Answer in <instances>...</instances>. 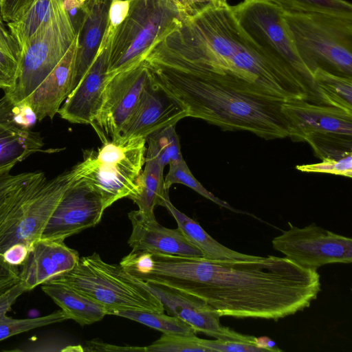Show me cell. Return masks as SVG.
Segmentation results:
<instances>
[{"label": "cell", "instance_id": "obj_1", "mask_svg": "<svg viewBox=\"0 0 352 352\" xmlns=\"http://www.w3.org/2000/svg\"><path fill=\"white\" fill-rule=\"evenodd\" d=\"M122 266L138 279L202 299L221 317L276 320L309 307L321 291L316 270L272 255L216 261L131 251Z\"/></svg>", "mask_w": 352, "mask_h": 352}, {"label": "cell", "instance_id": "obj_2", "mask_svg": "<svg viewBox=\"0 0 352 352\" xmlns=\"http://www.w3.org/2000/svg\"><path fill=\"white\" fill-rule=\"evenodd\" d=\"M158 47L174 61L232 75L286 100L307 99L311 93L300 74L248 35L230 4L185 12Z\"/></svg>", "mask_w": 352, "mask_h": 352}, {"label": "cell", "instance_id": "obj_3", "mask_svg": "<svg viewBox=\"0 0 352 352\" xmlns=\"http://www.w3.org/2000/svg\"><path fill=\"white\" fill-rule=\"evenodd\" d=\"M143 61L155 81L187 110L188 117L265 140L289 137L282 111L286 100L232 75L150 56Z\"/></svg>", "mask_w": 352, "mask_h": 352}, {"label": "cell", "instance_id": "obj_4", "mask_svg": "<svg viewBox=\"0 0 352 352\" xmlns=\"http://www.w3.org/2000/svg\"><path fill=\"white\" fill-rule=\"evenodd\" d=\"M74 178L73 167L50 179L36 171L5 194L0 204V254L16 243L30 250Z\"/></svg>", "mask_w": 352, "mask_h": 352}, {"label": "cell", "instance_id": "obj_5", "mask_svg": "<svg viewBox=\"0 0 352 352\" xmlns=\"http://www.w3.org/2000/svg\"><path fill=\"white\" fill-rule=\"evenodd\" d=\"M284 14L298 54L312 74L320 67L352 77V12Z\"/></svg>", "mask_w": 352, "mask_h": 352}, {"label": "cell", "instance_id": "obj_6", "mask_svg": "<svg viewBox=\"0 0 352 352\" xmlns=\"http://www.w3.org/2000/svg\"><path fill=\"white\" fill-rule=\"evenodd\" d=\"M146 139L121 138L84 152L74 167L78 177L100 198L105 210L118 200L135 195L146 160Z\"/></svg>", "mask_w": 352, "mask_h": 352}, {"label": "cell", "instance_id": "obj_7", "mask_svg": "<svg viewBox=\"0 0 352 352\" xmlns=\"http://www.w3.org/2000/svg\"><path fill=\"white\" fill-rule=\"evenodd\" d=\"M50 281L63 283L110 309L164 313L160 301L120 264L104 261L94 252L80 257L70 271Z\"/></svg>", "mask_w": 352, "mask_h": 352}, {"label": "cell", "instance_id": "obj_8", "mask_svg": "<svg viewBox=\"0 0 352 352\" xmlns=\"http://www.w3.org/2000/svg\"><path fill=\"white\" fill-rule=\"evenodd\" d=\"M129 5L113 34L107 76L142 62L153 45L188 12L171 0H129Z\"/></svg>", "mask_w": 352, "mask_h": 352}, {"label": "cell", "instance_id": "obj_9", "mask_svg": "<svg viewBox=\"0 0 352 352\" xmlns=\"http://www.w3.org/2000/svg\"><path fill=\"white\" fill-rule=\"evenodd\" d=\"M76 32L63 0H56L51 19L41 25L20 52L14 84L4 91L16 107L25 105L64 56Z\"/></svg>", "mask_w": 352, "mask_h": 352}, {"label": "cell", "instance_id": "obj_10", "mask_svg": "<svg viewBox=\"0 0 352 352\" xmlns=\"http://www.w3.org/2000/svg\"><path fill=\"white\" fill-rule=\"evenodd\" d=\"M231 8L248 35L265 51L300 74L318 97L313 74L298 54L282 7L272 0H243Z\"/></svg>", "mask_w": 352, "mask_h": 352}, {"label": "cell", "instance_id": "obj_11", "mask_svg": "<svg viewBox=\"0 0 352 352\" xmlns=\"http://www.w3.org/2000/svg\"><path fill=\"white\" fill-rule=\"evenodd\" d=\"M288 224L287 230L273 239L272 246L298 265L316 270L327 264L352 262L351 238L314 223L303 228Z\"/></svg>", "mask_w": 352, "mask_h": 352}, {"label": "cell", "instance_id": "obj_12", "mask_svg": "<svg viewBox=\"0 0 352 352\" xmlns=\"http://www.w3.org/2000/svg\"><path fill=\"white\" fill-rule=\"evenodd\" d=\"M149 76L150 72L143 60L107 76L100 108L91 124L102 143L119 138Z\"/></svg>", "mask_w": 352, "mask_h": 352}, {"label": "cell", "instance_id": "obj_13", "mask_svg": "<svg viewBox=\"0 0 352 352\" xmlns=\"http://www.w3.org/2000/svg\"><path fill=\"white\" fill-rule=\"evenodd\" d=\"M73 168L75 178L48 220L41 239L64 241L96 226L102 219L105 208L100 198Z\"/></svg>", "mask_w": 352, "mask_h": 352}, {"label": "cell", "instance_id": "obj_14", "mask_svg": "<svg viewBox=\"0 0 352 352\" xmlns=\"http://www.w3.org/2000/svg\"><path fill=\"white\" fill-rule=\"evenodd\" d=\"M116 27L109 23L90 67L60 107L61 118L74 124H91L100 108L107 78L111 43Z\"/></svg>", "mask_w": 352, "mask_h": 352}, {"label": "cell", "instance_id": "obj_15", "mask_svg": "<svg viewBox=\"0 0 352 352\" xmlns=\"http://www.w3.org/2000/svg\"><path fill=\"white\" fill-rule=\"evenodd\" d=\"M186 117L187 110L150 73L138 104L123 125L119 138H146L162 128L175 125Z\"/></svg>", "mask_w": 352, "mask_h": 352}, {"label": "cell", "instance_id": "obj_16", "mask_svg": "<svg viewBox=\"0 0 352 352\" xmlns=\"http://www.w3.org/2000/svg\"><path fill=\"white\" fill-rule=\"evenodd\" d=\"M137 279L157 298L169 315L182 319L197 333L215 339H242L247 336L223 326L219 314L202 299L162 284Z\"/></svg>", "mask_w": 352, "mask_h": 352}, {"label": "cell", "instance_id": "obj_17", "mask_svg": "<svg viewBox=\"0 0 352 352\" xmlns=\"http://www.w3.org/2000/svg\"><path fill=\"white\" fill-rule=\"evenodd\" d=\"M289 125V137L305 142L314 133H335L352 136V112L311 102L291 99L282 104Z\"/></svg>", "mask_w": 352, "mask_h": 352}, {"label": "cell", "instance_id": "obj_18", "mask_svg": "<svg viewBox=\"0 0 352 352\" xmlns=\"http://www.w3.org/2000/svg\"><path fill=\"white\" fill-rule=\"evenodd\" d=\"M22 109L4 94L0 98V175L10 173L17 164L43 151L40 133L29 127Z\"/></svg>", "mask_w": 352, "mask_h": 352}, {"label": "cell", "instance_id": "obj_19", "mask_svg": "<svg viewBox=\"0 0 352 352\" xmlns=\"http://www.w3.org/2000/svg\"><path fill=\"white\" fill-rule=\"evenodd\" d=\"M132 232L128 243L132 251L183 257H203L201 251L190 243L181 230L160 225L155 216L148 217L138 210L128 214Z\"/></svg>", "mask_w": 352, "mask_h": 352}, {"label": "cell", "instance_id": "obj_20", "mask_svg": "<svg viewBox=\"0 0 352 352\" xmlns=\"http://www.w3.org/2000/svg\"><path fill=\"white\" fill-rule=\"evenodd\" d=\"M80 257L64 241L40 238L29 250L19 271L20 281L32 290L72 270Z\"/></svg>", "mask_w": 352, "mask_h": 352}, {"label": "cell", "instance_id": "obj_21", "mask_svg": "<svg viewBox=\"0 0 352 352\" xmlns=\"http://www.w3.org/2000/svg\"><path fill=\"white\" fill-rule=\"evenodd\" d=\"M77 34L67 52L29 98L24 107L30 109L36 120L52 119L73 90Z\"/></svg>", "mask_w": 352, "mask_h": 352}, {"label": "cell", "instance_id": "obj_22", "mask_svg": "<svg viewBox=\"0 0 352 352\" xmlns=\"http://www.w3.org/2000/svg\"><path fill=\"white\" fill-rule=\"evenodd\" d=\"M111 0H98L82 15L77 29L73 89L94 61L109 25ZM73 91V90H72Z\"/></svg>", "mask_w": 352, "mask_h": 352}, {"label": "cell", "instance_id": "obj_23", "mask_svg": "<svg viewBox=\"0 0 352 352\" xmlns=\"http://www.w3.org/2000/svg\"><path fill=\"white\" fill-rule=\"evenodd\" d=\"M188 241L198 248L203 258L216 261H257L262 258L230 249L213 239L195 220L177 209L168 198L164 204Z\"/></svg>", "mask_w": 352, "mask_h": 352}, {"label": "cell", "instance_id": "obj_24", "mask_svg": "<svg viewBox=\"0 0 352 352\" xmlns=\"http://www.w3.org/2000/svg\"><path fill=\"white\" fill-rule=\"evenodd\" d=\"M41 289L66 314L80 325L91 324L108 315V309L63 283L48 281Z\"/></svg>", "mask_w": 352, "mask_h": 352}, {"label": "cell", "instance_id": "obj_25", "mask_svg": "<svg viewBox=\"0 0 352 352\" xmlns=\"http://www.w3.org/2000/svg\"><path fill=\"white\" fill-rule=\"evenodd\" d=\"M163 170L164 168L157 160L146 157L145 166L139 178V190L129 197L145 216H155V208L164 206L165 201L169 198L168 190L164 186Z\"/></svg>", "mask_w": 352, "mask_h": 352}, {"label": "cell", "instance_id": "obj_26", "mask_svg": "<svg viewBox=\"0 0 352 352\" xmlns=\"http://www.w3.org/2000/svg\"><path fill=\"white\" fill-rule=\"evenodd\" d=\"M313 81L319 103L352 112V77L317 67Z\"/></svg>", "mask_w": 352, "mask_h": 352}, {"label": "cell", "instance_id": "obj_27", "mask_svg": "<svg viewBox=\"0 0 352 352\" xmlns=\"http://www.w3.org/2000/svg\"><path fill=\"white\" fill-rule=\"evenodd\" d=\"M56 0H35L28 12L19 20L8 23L10 33L20 52L41 25L53 15Z\"/></svg>", "mask_w": 352, "mask_h": 352}, {"label": "cell", "instance_id": "obj_28", "mask_svg": "<svg viewBox=\"0 0 352 352\" xmlns=\"http://www.w3.org/2000/svg\"><path fill=\"white\" fill-rule=\"evenodd\" d=\"M108 315L128 318L165 334L195 336L196 331L182 319L164 313L135 309H110Z\"/></svg>", "mask_w": 352, "mask_h": 352}, {"label": "cell", "instance_id": "obj_29", "mask_svg": "<svg viewBox=\"0 0 352 352\" xmlns=\"http://www.w3.org/2000/svg\"><path fill=\"white\" fill-rule=\"evenodd\" d=\"M146 157L157 160L162 168L184 160L175 125L162 128L146 137Z\"/></svg>", "mask_w": 352, "mask_h": 352}, {"label": "cell", "instance_id": "obj_30", "mask_svg": "<svg viewBox=\"0 0 352 352\" xmlns=\"http://www.w3.org/2000/svg\"><path fill=\"white\" fill-rule=\"evenodd\" d=\"M305 142L322 160H339L351 155V136L335 133H314L307 136Z\"/></svg>", "mask_w": 352, "mask_h": 352}, {"label": "cell", "instance_id": "obj_31", "mask_svg": "<svg viewBox=\"0 0 352 352\" xmlns=\"http://www.w3.org/2000/svg\"><path fill=\"white\" fill-rule=\"evenodd\" d=\"M175 184L185 185L192 189L201 196L212 201L221 207L226 208L232 212L249 214L254 217L253 214L236 209L231 206L226 201L220 199L208 191L204 186L192 175L190 168L186 164L184 159L175 164H169V170L164 179V186L166 190Z\"/></svg>", "mask_w": 352, "mask_h": 352}, {"label": "cell", "instance_id": "obj_32", "mask_svg": "<svg viewBox=\"0 0 352 352\" xmlns=\"http://www.w3.org/2000/svg\"><path fill=\"white\" fill-rule=\"evenodd\" d=\"M66 320L68 318L62 310L44 316L24 319H16L6 315L0 319V342L11 336Z\"/></svg>", "mask_w": 352, "mask_h": 352}, {"label": "cell", "instance_id": "obj_33", "mask_svg": "<svg viewBox=\"0 0 352 352\" xmlns=\"http://www.w3.org/2000/svg\"><path fill=\"white\" fill-rule=\"evenodd\" d=\"M285 11L351 13L352 6L346 0H272Z\"/></svg>", "mask_w": 352, "mask_h": 352}, {"label": "cell", "instance_id": "obj_34", "mask_svg": "<svg viewBox=\"0 0 352 352\" xmlns=\"http://www.w3.org/2000/svg\"><path fill=\"white\" fill-rule=\"evenodd\" d=\"M199 338L195 336L165 334L151 344L144 346V351L155 352H185L199 351L210 352L208 349L199 344Z\"/></svg>", "mask_w": 352, "mask_h": 352}, {"label": "cell", "instance_id": "obj_35", "mask_svg": "<svg viewBox=\"0 0 352 352\" xmlns=\"http://www.w3.org/2000/svg\"><path fill=\"white\" fill-rule=\"evenodd\" d=\"M199 344L210 352H267L256 343V337L248 336L242 339H198Z\"/></svg>", "mask_w": 352, "mask_h": 352}, {"label": "cell", "instance_id": "obj_36", "mask_svg": "<svg viewBox=\"0 0 352 352\" xmlns=\"http://www.w3.org/2000/svg\"><path fill=\"white\" fill-rule=\"evenodd\" d=\"M296 168L304 173H327L351 178L352 177V155L339 160L325 159L316 164L298 165Z\"/></svg>", "mask_w": 352, "mask_h": 352}, {"label": "cell", "instance_id": "obj_37", "mask_svg": "<svg viewBox=\"0 0 352 352\" xmlns=\"http://www.w3.org/2000/svg\"><path fill=\"white\" fill-rule=\"evenodd\" d=\"M35 0H0V16L2 21L14 22L21 19Z\"/></svg>", "mask_w": 352, "mask_h": 352}, {"label": "cell", "instance_id": "obj_38", "mask_svg": "<svg viewBox=\"0 0 352 352\" xmlns=\"http://www.w3.org/2000/svg\"><path fill=\"white\" fill-rule=\"evenodd\" d=\"M19 63L6 52L0 50V89L6 91L14 84Z\"/></svg>", "mask_w": 352, "mask_h": 352}, {"label": "cell", "instance_id": "obj_39", "mask_svg": "<svg viewBox=\"0 0 352 352\" xmlns=\"http://www.w3.org/2000/svg\"><path fill=\"white\" fill-rule=\"evenodd\" d=\"M20 281L18 267L8 264L0 254V295Z\"/></svg>", "mask_w": 352, "mask_h": 352}, {"label": "cell", "instance_id": "obj_40", "mask_svg": "<svg viewBox=\"0 0 352 352\" xmlns=\"http://www.w3.org/2000/svg\"><path fill=\"white\" fill-rule=\"evenodd\" d=\"M27 287L19 281L6 292L0 295V319L12 309L18 298L23 293L28 292Z\"/></svg>", "mask_w": 352, "mask_h": 352}, {"label": "cell", "instance_id": "obj_41", "mask_svg": "<svg viewBox=\"0 0 352 352\" xmlns=\"http://www.w3.org/2000/svg\"><path fill=\"white\" fill-rule=\"evenodd\" d=\"M29 249L23 243H16L8 248L3 253L4 260L10 265L18 267L25 260Z\"/></svg>", "mask_w": 352, "mask_h": 352}, {"label": "cell", "instance_id": "obj_42", "mask_svg": "<svg viewBox=\"0 0 352 352\" xmlns=\"http://www.w3.org/2000/svg\"><path fill=\"white\" fill-rule=\"evenodd\" d=\"M0 50L13 57L19 63L20 57L19 46L8 30L0 29Z\"/></svg>", "mask_w": 352, "mask_h": 352}, {"label": "cell", "instance_id": "obj_43", "mask_svg": "<svg viewBox=\"0 0 352 352\" xmlns=\"http://www.w3.org/2000/svg\"><path fill=\"white\" fill-rule=\"evenodd\" d=\"M34 172L23 173L17 175L10 173L0 175V193L8 190L34 175Z\"/></svg>", "mask_w": 352, "mask_h": 352}, {"label": "cell", "instance_id": "obj_44", "mask_svg": "<svg viewBox=\"0 0 352 352\" xmlns=\"http://www.w3.org/2000/svg\"><path fill=\"white\" fill-rule=\"evenodd\" d=\"M98 1V0H63V2L73 21L76 13L80 12L83 15V14Z\"/></svg>", "mask_w": 352, "mask_h": 352}, {"label": "cell", "instance_id": "obj_45", "mask_svg": "<svg viewBox=\"0 0 352 352\" xmlns=\"http://www.w3.org/2000/svg\"><path fill=\"white\" fill-rule=\"evenodd\" d=\"M229 0H184L186 7L188 11L201 8L204 6L212 4L214 6L228 5Z\"/></svg>", "mask_w": 352, "mask_h": 352}, {"label": "cell", "instance_id": "obj_46", "mask_svg": "<svg viewBox=\"0 0 352 352\" xmlns=\"http://www.w3.org/2000/svg\"><path fill=\"white\" fill-rule=\"evenodd\" d=\"M256 343L259 347L267 350V352L282 351L276 346V343L272 340L265 336L256 338Z\"/></svg>", "mask_w": 352, "mask_h": 352}, {"label": "cell", "instance_id": "obj_47", "mask_svg": "<svg viewBox=\"0 0 352 352\" xmlns=\"http://www.w3.org/2000/svg\"><path fill=\"white\" fill-rule=\"evenodd\" d=\"M175 5L184 11H187L184 0H171Z\"/></svg>", "mask_w": 352, "mask_h": 352}, {"label": "cell", "instance_id": "obj_48", "mask_svg": "<svg viewBox=\"0 0 352 352\" xmlns=\"http://www.w3.org/2000/svg\"><path fill=\"white\" fill-rule=\"evenodd\" d=\"M12 188H13V187H12ZM9 190H10V189H9ZM8 190H7V191H5V192H3L0 193V204H1V202H2V201H3V198H4L5 194H6Z\"/></svg>", "mask_w": 352, "mask_h": 352}, {"label": "cell", "instance_id": "obj_49", "mask_svg": "<svg viewBox=\"0 0 352 352\" xmlns=\"http://www.w3.org/2000/svg\"><path fill=\"white\" fill-rule=\"evenodd\" d=\"M0 29L3 30H7L3 23V21L1 19V16H0Z\"/></svg>", "mask_w": 352, "mask_h": 352}]
</instances>
